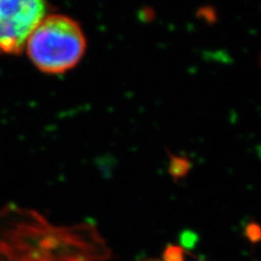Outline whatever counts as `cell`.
Instances as JSON below:
<instances>
[{"instance_id":"1","label":"cell","mask_w":261,"mask_h":261,"mask_svg":"<svg viewBox=\"0 0 261 261\" xmlns=\"http://www.w3.org/2000/svg\"><path fill=\"white\" fill-rule=\"evenodd\" d=\"M107 254L92 226L55 225L13 203L0 209V261H97Z\"/></svg>"},{"instance_id":"2","label":"cell","mask_w":261,"mask_h":261,"mask_svg":"<svg viewBox=\"0 0 261 261\" xmlns=\"http://www.w3.org/2000/svg\"><path fill=\"white\" fill-rule=\"evenodd\" d=\"M86 37L80 24L63 14H47L25 43L29 58L48 74H62L75 68L86 51Z\"/></svg>"},{"instance_id":"3","label":"cell","mask_w":261,"mask_h":261,"mask_svg":"<svg viewBox=\"0 0 261 261\" xmlns=\"http://www.w3.org/2000/svg\"><path fill=\"white\" fill-rule=\"evenodd\" d=\"M46 15V0H0V55L21 54Z\"/></svg>"},{"instance_id":"4","label":"cell","mask_w":261,"mask_h":261,"mask_svg":"<svg viewBox=\"0 0 261 261\" xmlns=\"http://www.w3.org/2000/svg\"><path fill=\"white\" fill-rule=\"evenodd\" d=\"M166 261H183V251L178 247H169L165 254Z\"/></svg>"},{"instance_id":"5","label":"cell","mask_w":261,"mask_h":261,"mask_svg":"<svg viewBox=\"0 0 261 261\" xmlns=\"http://www.w3.org/2000/svg\"><path fill=\"white\" fill-rule=\"evenodd\" d=\"M141 261H160L157 259H146V260H141Z\"/></svg>"},{"instance_id":"6","label":"cell","mask_w":261,"mask_h":261,"mask_svg":"<svg viewBox=\"0 0 261 261\" xmlns=\"http://www.w3.org/2000/svg\"><path fill=\"white\" fill-rule=\"evenodd\" d=\"M260 63H261V59H260Z\"/></svg>"}]
</instances>
